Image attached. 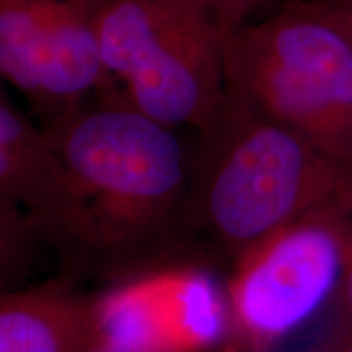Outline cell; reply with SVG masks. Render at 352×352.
<instances>
[{
    "instance_id": "6da1fadb",
    "label": "cell",
    "mask_w": 352,
    "mask_h": 352,
    "mask_svg": "<svg viewBox=\"0 0 352 352\" xmlns=\"http://www.w3.org/2000/svg\"><path fill=\"white\" fill-rule=\"evenodd\" d=\"M85 219L82 277L113 284L195 261L189 232L195 132L98 95L43 126Z\"/></svg>"
},
{
    "instance_id": "7a4b0ae2",
    "label": "cell",
    "mask_w": 352,
    "mask_h": 352,
    "mask_svg": "<svg viewBox=\"0 0 352 352\" xmlns=\"http://www.w3.org/2000/svg\"><path fill=\"white\" fill-rule=\"evenodd\" d=\"M352 202V165L226 88L195 131L189 232L192 259L232 263L277 228Z\"/></svg>"
},
{
    "instance_id": "3957f363",
    "label": "cell",
    "mask_w": 352,
    "mask_h": 352,
    "mask_svg": "<svg viewBox=\"0 0 352 352\" xmlns=\"http://www.w3.org/2000/svg\"><path fill=\"white\" fill-rule=\"evenodd\" d=\"M226 88L352 165V43L310 0L223 38Z\"/></svg>"
},
{
    "instance_id": "277c9868",
    "label": "cell",
    "mask_w": 352,
    "mask_h": 352,
    "mask_svg": "<svg viewBox=\"0 0 352 352\" xmlns=\"http://www.w3.org/2000/svg\"><path fill=\"white\" fill-rule=\"evenodd\" d=\"M108 95L186 131L226 96L223 34L196 0H90Z\"/></svg>"
},
{
    "instance_id": "5b68a950",
    "label": "cell",
    "mask_w": 352,
    "mask_h": 352,
    "mask_svg": "<svg viewBox=\"0 0 352 352\" xmlns=\"http://www.w3.org/2000/svg\"><path fill=\"white\" fill-rule=\"evenodd\" d=\"M351 222L352 202L314 210L230 263L228 352H274L338 300Z\"/></svg>"
},
{
    "instance_id": "8992f818",
    "label": "cell",
    "mask_w": 352,
    "mask_h": 352,
    "mask_svg": "<svg viewBox=\"0 0 352 352\" xmlns=\"http://www.w3.org/2000/svg\"><path fill=\"white\" fill-rule=\"evenodd\" d=\"M0 82L41 126L108 95L90 0H0Z\"/></svg>"
},
{
    "instance_id": "52a82bcc",
    "label": "cell",
    "mask_w": 352,
    "mask_h": 352,
    "mask_svg": "<svg viewBox=\"0 0 352 352\" xmlns=\"http://www.w3.org/2000/svg\"><path fill=\"white\" fill-rule=\"evenodd\" d=\"M212 266L184 261L91 297L94 336L135 352H217L228 341L226 287Z\"/></svg>"
},
{
    "instance_id": "ba28073f",
    "label": "cell",
    "mask_w": 352,
    "mask_h": 352,
    "mask_svg": "<svg viewBox=\"0 0 352 352\" xmlns=\"http://www.w3.org/2000/svg\"><path fill=\"white\" fill-rule=\"evenodd\" d=\"M0 195L32 215L64 274L82 277L87 232L80 195L44 127L13 103L2 82Z\"/></svg>"
},
{
    "instance_id": "9c48e42d",
    "label": "cell",
    "mask_w": 352,
    "mask_h": 352,
    "mask_svg": "<svg viewBox=\"0 0 352 352\" xmlns=\"http://www.w3.org/2000/svg\"><path fill=\"white\" fill-rule=\"evenodd\" d=\"M91 336V297L69 277L0 292V352H82Z\"/></svg>"
},
{
    "instance_id": "30bf717a",
    "label": "cell",
    "mask_w": 352,
    "mask_h": 352,
    "mask_svg": "<svg viewBox=\"0 0 352 352\" xmlns=\"http://www.w3.org/2000/svg\"><path fill=\"white\" fill-rule=\"evenodd\" d=\"M46 256L56 258L32 215L0 195V292L33 284Z\"/></svg>"
},
{
    "instance_id": "8fae6325",
    "label": "cell",
    "mask_w": 352,
    "mask_h": 352,
    "mask_svg": "<svg viewBox=\"0 0 352 352\" xmlns=\"http://www.w3.org/2000/svg\"><path fill=\"white\" fill-rule=\"evenodd\" d=\"M223 38L276 10L283 0H196Z\"/></svg>"
},
{
    "instance_id": "7c38bea8",
    "label": "cell",
    "mask_w": 352,
    "mask_h": 352,
    "mask_svg": "<svg viewBox=\"0 0 352 352\" xmlns=\"http://www.w3.org/2000/svg\"><path fill=\"white\" fill-rule=\"evenodd\" d=\"M352 43V0H310Z\"/></svg>"
},
{
    "instance_id": "4fadbf2b",
    "label": "cell",
    "mask_w": 352,
    "mask_h": 352,
    "mask_svg": "<svg viewBox=\"0 0 352 352\" xmlns=\"http://www.w3.org/2000/svg\"><path fill=\"white\" fill-rule=\"evenodd\" d=\"M338 302L341 303L342 310L346 315V323L352 324V222L349 232V245H347V259H346V271L342 285L338 296Z\"/></svg>"
},
{
    "instance_id": "5bb4252c",
    "label": "cell",
    "mask_w": 352,
    "mask_h": 352,
    "mask_svg": "<svg viewBox=\"0 0 352 352\" xmlns=\"http://www.w3.org/2000/svg\"><path fill=\"white\" fill-rule=\"evenodd\" d=\"M315 352H352V324L344 323V329L333 334L327 344L320 346Z\"/></svg>"
},
{
    "instance_id": "9a60e30c",
    "label": "cell",
    "mask_w": 352,
    "mask_h": 352,
    "mask_svg": "<svg viewBox=\"0 0 352 352\" xmlns=\"http://www.w3.org/2000/svg\"><path fill=\"white\" fill-rule=\"evenodd\" d=\"M82 352H135V351L126 349V347L116 346V344H113V342L101 340V338L91 336V340L88 341V344L85 346V349H83ZM217 352H228V351L223 347L222 351H217Z\"/></svg>"
}]
</instances>
